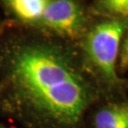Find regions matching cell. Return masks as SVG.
Here are the masks:
<instances>
[{
    "mask_svg": "<svg viewBox=\"0 0 128 128\" xmlns=\"http://www.w3.org/2000/svg\"><path fill=\"white\" fill-rule=\"evenodd\" d=\"M10 79L37 128H86V112L102 95L70 58L48 46L17 52Z\"/></svg>",
    "mask_w": 128,
    "mask_h": 128,
    "instance_id": "obj_1",
    "label": "cell"
},
{
    "mask_svg": "<svg viewBox=\"0 0 128 128\" xmlns=\"http://www.w3.org/2000/svg\"><path fill=\"white\" fill-rule=\"evenodd\" d=\"M128 30V18H110L97 24L87 33L84 48L95 72V82L108 99H120L127 82L117 69L122 38Z\"/></svg>",
    "mask_w": 128,
    "mask_h": 128,
    "instance_id": "obj_2",
    "label": "cell"
},
{
    "mask_svg": "<svg viewBox=\"0 0 128 128\" xmlns=\"http://www.w3.org/2000/svg\"><path fill=\"white\" fill-rule=\"evenodd\" d=\"M40 22L63 36L76 38L84 30L86 16L74 0H50Z\"/></svg>",
    "mask_w": 128,
    "mask_h": 128,
    "instance_id": "obj_3",
    "label": "cell"
},
{
    "mask_svg": "<svg viewBox=\"0 0 128 128\" xmlns=\"http://www.w3.org/2000/svg\"><path fill=\"white\" fill-rule=\"evenodd\" d=\"M91 116L90 128H128V100L106 99Z\"/></svg>",
    "mask_w": 128,
    "mask_h": 128,
    "instance_id": "obj_4",
    "label": "cell"
},
{
    "mask_svg": "<svg viewBox=\"0 0 128 128\" xmlns=\"http://www.w3.org/2000/svg\"><path fill=\"white\" fill-rule=\"evenodd\" d=\"M50 0H9L7 3L15 15L25 22H38Z\"/></svg>",
    "mask_w": 128,
    "mask_h": 128,
    "instance_id": "obj_5",
    "label": "cell"
},
{
    "mask_svg": "<svg viewBox=\"0 0 128 128\" xmlns=\"http://www.w3.org/2000/svg\"><path fill=\"white\" fill-rule=\"evenodd\" d=\"M96 8L112 18H128V0H96Z\"/></svg>",
    "mask_w": 128,
    "mask_h": 128,
    "instance_id": "obj_6",
    "label": "cell"
},
{
    "mask_svg": "<svg viewBox=\"0 0 128 128\" xmlns=\"http://www.w3.org/2000/svg\"><path fill=\"white\" fill-rule=\"evenodd\" d=\"M119 53V66L117 69L120 74H124L128 71V33L124 38L122 46L120 48Z\"/></svg>",
    "mask_w": 128,
    "mask_h": 128,
    "instance_id": "obj_7",
    "label": "cell"
},
{
    "mask_svg": "<svg viewBox=\"0 0 128 128\" xmlns=\"http://www.w3.org/2000/svg\"><path fill=\"white\" fill-rule=\"evenodd\" d=\"M0 128H7V127H5L4 125H2V124H0Z\"/></svg>",
    "mask_w": 128,
    "mask_h": 128,
    "instance_id": "obj_8",
    "label": "cell"
},
{
    "mask_svg": "<svg viewBox=\"0 0 128 128\" xmlns=\"http://www.w3.org/2000/svg\"><path fill=\"white\" fill-rule=\"evenodd\" d=\"M5 1H6V2H7V1H9V0H5Z\"/></svg>",
    "mask_w": 128,
    "mask_h": 128,
    "instance_id": "obj_9",
    "label": "cell"
}]
</instances>
